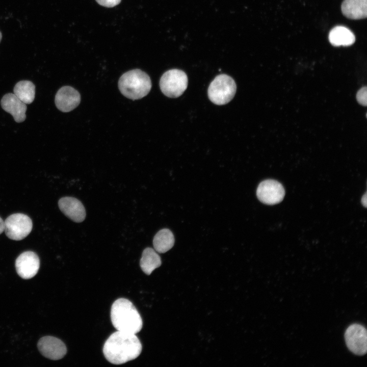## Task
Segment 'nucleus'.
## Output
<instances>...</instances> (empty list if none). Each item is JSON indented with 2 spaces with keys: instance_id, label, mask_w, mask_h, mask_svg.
Returning <instances> with one entry per match:
<instances>
[{
  "instance_id": "412c9836",
  "label": "nucleus",
  "mask_w": 367,
  "mask_h": 367,
  "mask_svg": "<svg viewBox=\"0 0 367 367\" xmlns=\"http://www.w3.org/2000/svg\"><path fill=\"white\" fill-rule=\"evenodd\" d=\"M4 230V222L0 217V234Z\"/></svg>"
},
{
  "instance_id": "20e7f679",
  "label": "nucleus",
  "mask_w": 367,
  "mask_h": 367,
  "mask_svg": "<svg viewBox=\"0 0 367 367\" xmlns=\"http://www.w3.org/2000/svg\"><path fill=\"white\" fill-rule=\"evenodd\" d=\"M236 85L234 80L228 75L222 74L217 76L211 83L208 89L210 100L217 105L227 103L234 97Z\"/></svg>"
},
{
  "instance_id": "aec40b11",
  "label": "nucleus",
  "mask_w": 367,
  "mask_h": 367,
  "mask_svg": "<svg viewBox=\"0 0 367 367\" xmlns=\"http://www.w3.org/2000/svg\"><path fill=\"white\" fill-rule=\"evenodd\" d=\"M121 0H96L100 5L103 7L112 8L118 5Z\"/></svg>"
},
{
  "instance_id": "dca6fc26",
  "label": "nucleus",
  "mask_w": 367,
  "mask_h": 367,
  "mask_svg": "<svg viewBox=\"0 0 367 367\" xmlns=\"http://www.w3.org/2000/svg\"><path fill=\"white\" fill-rule=\"evenodd\" d=\"M162 264L161 259L156 251L151 248H145L142 254L140 265L142 270L147 275H150Z\"/></svg>"
},
{
  "instance_id": "6ab92c4d",
  "label": "nucleus",
  "mask_w": 367,
  "mask_h": 367,
  "mask_svg": "<svg viewBox=\"0 0 367 367\" xmlns=\"http://www.w3.org/2000/svg\"><path fill=\"white\" fill-rule=\"evenodd\" d=\"M366 87L361 88L357 93L356 98L358 102L364 106H366Z\"/></svg>"
},
{
  "instance_id": "2eb2a0df",
  "label": "nucleus",
  "mask_w": 367,
  "mask_h": 367,
  "mask_svg": "<svg viewBox=\"0 0 367 367\" xmlns=\"http://www.w3.org/2000/svg\"><path fill=\"white\" fill-rule=\"evenodd\" d=\"M328 39L330 43L334 46H348L355 41V37L352 32L347 28L338 25L330 31Z\"/></svg>"
},
{
  "instance_id": "ddd939ff",
  "label": "nucleus",
  "mask_w": 367,
  "mask_h": 367,
  "mask_svg": "<svg viewBox=\"0 0 367 367\" xmlns=\"http://www.w3.org/2000/svg\"><path fill=\"white\" fill-rule=\"evenodd\" d=\"M2 108L10 113L16 122L25 120L27 110L26 104L21 101L14 93L4 95L1 101Z\"/></svg>"
},
{
  "instance_id": "f3484780",
  "label": "nucleus",
  "mask_w": 367,
  "mask_h": 367,
  "mask_svg": "<svg viewBox=\"0 0 367 367\" xmlns=\"http://www.w3.org/2000/svg\"><path fill=\"white\" fill-rule=\"evenodd\" d=\"M174 244V237L168 229H163L155 235L153 245L154 250L159 253H165L170 250Z\"/></svg>"
},
{
  "instance_id": "9b49d317",
  "label": "nucleus",
  "mask_w": 367,
  "mask_h": 367,
  "mask_svg": "<svg viewBox=\"0 0 367 367\" xmlns=\"http://www.w3.org/2000/svg\"><path fill=\"white\" fill-rule=\"evenodd\" d=\"M57 108L63 112H68L75 109L81 101L78 92L70 86H63L57 92L55 96Z\"/></svg>"
},
{
  "instance_id": "39448f33",
  "label": "nucleus",
  "mask_w": 367,
  "mask_h": 367,
  "mask_svg": "<svg viewBox=\"0 0 367 367\" xmlns=\"http://www.w3.org/2000/svg\"><path fill=\"white\" fill-rule=\"evenodd\" d=\"M160 86L166 96L175 98L180 96L188 86V77L183 71L173 69L165 72L161 76Z\"/></svg>"
},
{
  "instance_id": "4be33fe9",
  "label": "nucleus",
  "mask_w": 367,
  "mask_h": 367,
  "mask_svg": "<svg viewBox=\"0 0 367 367\" xmlns=\"http://www.w3.org/2000/svg\"><path fill=\"white\" fill-rule=\"evenodd\" d=\"M361 202L362 204L366 207V194H365L362 198Z\"/></svg>"
},
{
  "instance_id": "f03ea898",
  "label": "nucleus",
  "mask_w": 367,
  "mask_h": 367,
  "mask_svg": "<svg viewBox=\"0 0 367 367\" xmlns=\"http://www.w3.org/2000/svg\"><path fill=\"white\" fill-rule=\"evenodd\" d=\"M111 319L117 331L136 334L143 326V321L137 309L128 299L119 298L112 304Z\"/></svg>"
},
{
  "instance_id": "f257e3e1",
  "label": "nucleus",
  "mask_w": 367,
  "mask_h": 367,
  "mask_svg": "<svg viewBox=\"0 0 367 367\" xmlns=\"http://www.w3.org/2000/svg\"><path fill=\"white\" fill-rule=\"evenodd\" d=\"M142 350V344L136 334L117 331L106 341L103 353L110 363L121 364L137 358Z\"/></svg>"
},
{
  "instance_id": "0eeeda50",
  "label": "nucleus",
  "mask_w": 367,
  "mask_h": 367,
  "mask_svg": "<svg viewBox=\"0 0 367 367\" xmlns=\"http://www.w3.org/2000/svg\"><path fill=\"white\" fill-rule=\"evenodd\" d=\"M345 339L349 350L357 355H363L367 351V332L365 328L358 324L349 326L345 333Z\"/></svg>"
},
{
  "instance_id": "a211bd4d",
  "label": "nucleus",
  "mask_w": 367,
  "mask_h": 367,
  "mask_svg": "<svg viewBox=\"0 0 367 367\" xmlns=\"http://www.w3.org/2000/svg\"><path fill=\"white\" fill-rule=\"evenodd\" d=\"M13 92L21 101L25 104H30L35 98V86L31 81H21L15 85Z\"/></svg>"
},
{
  "instance_id": "1a4fd4ad",
  "label": "nucleus",
  "mask_w": 367,
  "mask_h": 367,
  "mask_svg": "<svg viewBox=\"0 0 367 367\" xmlns=\"http://www.w3.org/2000/svg\"><path fill=\"white\" fill-rule=\"evenodd\" d=\"M40 267V260L34 252L28 251L20 254L15 261V267L19 276L28 279L37 273Z\"/></svg>"
},
{
  "instance_id": "9d476101",
  "label": "nucleus",
  "mask_w": 367,
  "mask_h": 367,
  "mask_svg": "<svg viewBox=\"0 0 367 367\" xmlns=\"http://www.w3.org/2000/svg\"><path fill=\"white\" fill-rule=\"evenodd\" d=\"M38 348L42 355L51 360H59L66 354L67 348L60 339L51 336L41 338L37 344Z\"/></svg>"
},
{
  "instance_id": "7ed1b4c3",
  "label": "nucleus",
  "mask_w": 367,
  "mask_h": 367,
  "mask_svg": "<svg viewBox=\"0 0 367 367\" xmlns=\"http://www.w3.org/2000/svg\"><path fill=\"white\" fill-rule=\"evenodd\" d=\"M118 88L124 96L136 100L147 95L151 89V83L147 73L136 69L122 74L118 81Z\"/></svg>"
},
{
  "instance_id": "f8f14e48",
  "label": "nucleus",
  "mask_w": 367,
  "mask_h": 367,
  "mask_svg": "<svg viewBox=\"0 0 367 367\" xmlns=\"http://www.w3.org/2000/svg\"><path fill=\"white\" fill-rule=\"evenodd\" d=\"M61 212L68 218L75 222H81L86 217V211L82 203L72 197L61 198L58 202Z\"/></svg>"
},
{
  "instance_id": "6e6552de",
  "label": "nucleus",
  "mask_w": 367,
  "mask_h": 367,
  "mask_svg": "<svg viewBox=\"0 0 367 367\" xmlns=\"http://www.w3.org/2000/svg\"><path fill=\"white\" fill-rule=\"evenodd\" d=\"M285 191L282 185L273 179H267L261 182L258 186L256 195L263 203L272 205L282 201Z\"/></svg>"
},
{
  "instance_id": "4468645a",
  "label": "nucleus",
  "mask_w": 367,
  "mask_h": 367,
  "mask_svg": "<svg viewBox=\"0 0 367 367\" xmlns=\"http://www.w3.org/2000/svg\"><path fill=\"white\" fill-rule=\"evenodd\" d=\"M341 9L343 15L348 18H365L367 16V0H344Z\"/></svg>"
},
{
  "instance_id": "423d86ee",
  "label": "nucleus",
  "mask_w": 367,
  "mask_h": 367,
  "mask_svg": "<svg viewBox=\"0 0 367 367\" xmlns=\"http://www.w3.org/2000/svg\"><path fill=\"white\" fill-rule=\"evenodd\" d=\"M33 227L31 218L26 215L16 213L9 216L4 221V230L8 238L20 241L27 237Z\"/></svg>"
},
{
  "instance_id": "5701e85b",
  "label": "nucleus",
  "mask_w": 367,
  "mask_h": 367,
  "mask_svg": "<svg viewBox=\"0 0 367 367\" xmlns=\"http://www.w3.org/2000/svg\"><path fill=\"white\" fill-rule=\"evenodd\" d=\"M2 38V34L1 32L0 31V42L1 41Z\"/></svg>"
}]
</instances>
